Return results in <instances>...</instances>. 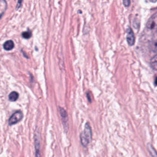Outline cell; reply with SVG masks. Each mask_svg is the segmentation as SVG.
<instances>
[{
	"label": "cell",
	"mask_w": 157,
	"mask_h": 157,
	"mask_svg": "<svg viewBox=\"0 0 157 157\" xmlns=\"http://www.w3.org/2000/svg\"><path fill=\"white\" fill-rule=\"evenodd\" d=\"M21 36L25 39H29L31 37V33L29 30L23 32L21 33Z\"/></svg>",
	"instance_id": "12"
},
{
	"label": "cell",
	"mask_w": 157,
	"mask_h": 157,
	"mask_svg": "<svg viewBox=\"0 0 157 157\" xmlns=\"http://www.w3.org/2000/svg\"><path fill=\"white\" fill-rule=\"evenodd\" d=\"M34 147L36 157H41L40 155V137L39 134L36 132L34 136Z\"/></svg>",
	"instance_id": "3"
},
{
	"label": "cell",
	"mask_w": 157,
	"mask_h": 157,
	"mask_svg": "<svg viewBox=\"0 0 157 157\" xmlns=\"http://www.w3.org/2000/svg\"><path fill=\"white\" fill-rule=\"evenodd\" d=\"M126 39H127V42L128 43V44L130 46H132L134 44L135 42V37L134 35V33L131 29V28L128 27L127 29V36H126Z\"/></svg>",
	"instance_id": "6"
},
{
	"label": "cell",
	"mask_w": 157,
	"mask_h": 157,
	"mask_svg": "<svg viewBox=\"0 0 157 157\" xmlns=\"http://www.w3.org/2000/svg\"><path fill=\"white\" fill-rule=\"evenodd\" d=\"M22 2H23V0H18V1L17 4V6H16V10L18 9L21 7V4H22Z\"/></svg>",
	"instance_id": "14"
},
{
	"label": "cell",
	"mask_w": 157,
	"mask_h": 157,
	"mask_svg": "<svg viewBox=\"0 0 157 157\" xmlns=\"http://www.w3.org/2000/svg\"><path fill=\"white\" fill-rule=\"evenodd\" d=\"M150 65L153 69L157 70V54L151 59Z\"/></svg>",
	"instance_id": "9"
},
{
	"label": "cell",
	"mask_w": 157,
	"mask_h": 157,
	"mask_svg": "<svg viewBox=\"0 0 157 157\" xmlns=\"http://www.w3.org/2000/svg\"><path fill=\"white\" fill-rule=\"evenodd\" d=\"M147 148L148 149V151H149L151 157H157V153L151 144H148L147 145Z\"/></svg>",
	"instance_id": "11"
},
{
	"label": "cell",
	"mask_w": 157,
	"mask_h": 157,
	"mask_svg": "<svg viewBox=\"0 0 157 157\" xmlns=\"http://www.w3.org/2000/svg\"><path fill=\"white\" fill-rule=\"evenodd\" d=\"M123 4L126 7H128L131 4V1L130 0H123Z\"/></svg>",
	"instance_id": "13"
},
{
	"label": "cell",
	"mask_w": 157,
	"mask_h": 157,
	"mask_svg": "<svg viewBox=\"0 0 157 157\" xmlns=\"http://www.w3.org/2000/svg\"><path fill=\"white\" fill-rule=\"evenodd\" d=\"M150 2H156L157 1V0H149Z\"/></svg>",
	"instance_id": "17"
},
{
	"label": "cell",
	"mask_w": 157,
	"mask_h": 157,
	"mask_svg": "<svg viewBox=\"0 0 157 157\" xmlns=\"http://www.w3.org/2000/svg\"><path fill=\"white\" fill-rule=\"evenodd\" d=\"M148 48L150 51L157 53V39H155L149 43Z\"/></svg>",
	"instance_id": "7"
},
{
	"label": "cell",
	"mask_w": 157,
	"mask_h": 157,
	"mask_svg": "<svg viewBox=\"0 0 157 157\" xmlns=\"http://www.w3.org/2000/svg\"><path fill=\"white\" fill-rule=\"evenodd\" d=\"M80 142L83 146L86 147L91 140V129L88 123H86L83 131L80 134Z\"/></svg>",
	"instance_id": "1"
},
{
	"label": "cell",
	"mask_w": 157,
	"mask_h": 157,
	"mask_svg": "<svg viewBox=\"0 0 157 157\" xmlns=\"http://www.w3.org/2000/svg\"><path fill=\"white\" fill-rule=\"evenodd\" d=\"M23 118V113L20 110H18L14 112L9 118V125H13L19 122Z\"/></svg>",
	"instance_id": "2"
},
{
	"label": "cell",
	"mask_w": 157,
	"mask_h": 157,
	"mask_svg": "<svg viewBox=\"0 0 157 157\" xmlns=\"http://www.w3.org/2000/svg\"><path fill=\"white\" fill-rule=\"evenodd\" d=\"M18 98V93L16 91H12L9 95V99L10 101H15Z\"/></svg>",
	"instance_id": "10"
},
{
	"label": "cell",
	"mask_w": 157,
	"mask_h": 157,
	"mask_svg": "<svg viewBox=\"0 0 157 157\" xmlns=\"http://www.w3.org/2000/svg\"><path fill=\"white\" fill-rule=\"evenodd\" d=\"M87 97H88V99L89 101H90V102H91V99L90 98V93H89V92H88V93H87Z\"/></svg>",
	"instance_id": "15"
},
{
	"label": "cell",
	"mask_w": 157,
	"mask_h": 157,
	"mask_svg": "<svg viewBox=\"0 0 157 157\" xmlns=\"http://www.w3.org/2000/svg\"><path fill=\"white\" fill-rule=\"evenodd\" d=\"M147 27L150 29L157 28V12L149 18L147 23Z\"/></svg>",
	"instance_id": "5"
},
{
	"label": "cell",
	"mask_w": 157,
	"mask_h": 157,
	"mask_svg": "<svg viewBox=\"0 0 157 157\" xmlns=\"http://www.w3.org/2000/svg\"><path fill=\"white\" fill-rule=\"evenodd\" d=\"M155 85H157V77H156V78L155 80Z\"/></svg>",
	"instance_id": "16"
},
{
	"label": "cell",
	"mask_w": 157,
	"mask_h": 157,
	"mask_svg": "<svg viewBox=\"0 0 157 157\" xmlns=\"http://www.w3.org/2000/svg\"><path fill=\"white\" fill-rule=\"evenodd\" d=\"M59 113L61 115V117L62 118V123L63 124L64 128L65 129L66 131H67L68 129V116H67V113L66 112V111L62 107H59Z\"/></svg>",
	"instance_id": "4"
},
{
	"label": "cell",
	"mask_w": 157,
	"mask_h": 157,
	"mask_svg": "<svg viewBox=\"0 0 157 157\" xmlns=\"http://www.w3.org/2000/svg\"><path fill=\"white\" fill-rule=\"evenodd\" d=\"M3 47L6 50H11L14 47V43L12 40H9L4 44Z\"/></svg>",
	"instance_id": "8"
},
{
	"label": "cell",
	"mask_w": 157,
	"mask_h": 157,
	"mask_svg": "<svg viewBox=\"0 0 157 157\" xmlns=\"http://www.w3.org/2000/svg\"><path fill=\"white\" fill-rule=\"evenodd\" d=\"M3 14H4V12H2V13H1V14H0V19H1V18L2 17V15H3Z\"/></svg>",
	"instance_id": "18"
}]
</instances>
